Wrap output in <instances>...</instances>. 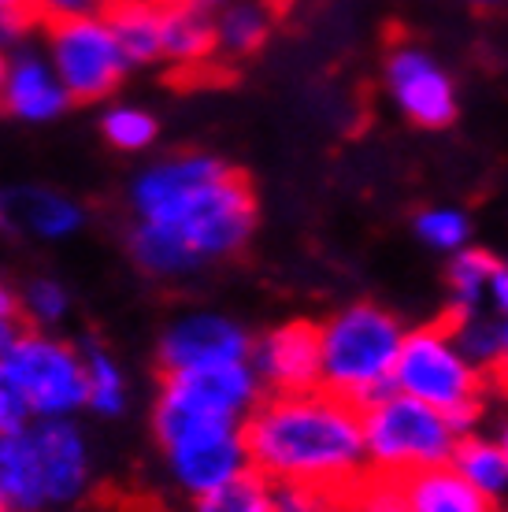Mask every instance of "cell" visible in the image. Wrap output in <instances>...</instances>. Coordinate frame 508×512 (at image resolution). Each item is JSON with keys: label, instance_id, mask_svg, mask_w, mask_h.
<instances>
[{"label": "cell", "instance_id": "1", "mask_svg": "<svg viewBox=\"0 0 508 512\" xmlns=\"http://www.w3.org/2000/svg\"><path fill=\"white\" fill-rule=\"evenodd\" d=\"M130 256L153 279H182L242 253L256 231V193L212 153L145 164L127 190Z\"/></svg>", "mask_w": 508, "mask_h": 512}, {"label": "cell", "instance_id": "2", "mask_svg": "<svg viewBox=\"0 0 508 512\" xmlns=\"http://www.w3.org/2000/svg\"><path fill=\"white\" fill-rule=\"evenodd\" d=\"M249 468L267 483H305L345 494L364 475L360 409L327 394H264L242 420Z\"/></svg>", "mask_w": 508, "mask_h": 512}, {"label": "cell", "instance_id": "3", "mask_svg": "<svg viewBox=\"0 0 508 512\" xmlns=\"http://www.w3.org/2000/svg\"><path fill=\"white\" fill-rule=\"evenodd\" d=\"M93 483V446L75 416L30 420L0 435V505L45 512L75 505Z\"/></svg>", "mask_w": 508, "mask_h": 512}, {"label": "cell", "instance_id": "4", "mask_svg": "<svg viewBox=\"0 0 508 512\" xmlns=\"http://www.w3.org/2000/svg\"><path fill=\"white\" fill-rule=\"evenodd\" d=\"M153 435L164 464L182 494L201 498L249 468L242 442V420L204 409L175 386L160 383L153 397Z\"/></svg>", "mask_w": 508, "mask_h": 512}, {"label": "cell", "instance_id": "5", "mask_svg": "<svg viewBox=\"0 0 508 512\" xmlns=\"http://www.w3.org/2000/svg\"><path fill=\"white\" fill-rule=\"evenodd\" d=\"M319 331V386L356 409L394 390L397 349L405 323L390 308L356 301L338 308L331 320L316 323Z\"/></svg>", "mask_w": 508, "mask_h": 512}, {"label": "cell", "instance_id": "6", "mask_svg": "<svg viewBox=\"0 0 508 512\" xmlns=\"http://www.w3.org/2000/svg\"><path fill=\"white\" fill-rule=\"evenodd\" d=\"M486 383L490 375L460 353L445 323H423L405 331L394 364V390L445 412L460 435L475 431L483 420Z\"/></svg>", "mask_w": 508, "mask_h": 512}, {"label": "cell", "instance_id": "7", "mask_svg": "<svg viewBox=\"0 0 508 512\" xmlns=\"http://www.w3.org/2000/svg\"><path fill=\"white\" fill-rule=\"evenodd\" d=\"M360 438H364V464L371 472L405 479L423 468L449 464L460 431L445 412L408 394L386 390L360 409Z\"/></svg>", "mask_w": 508, "mask_h": 512}, {"label": "cell", "instance_id": "8", "mask_svg": "<svg viewBox=\"0 0 508 512\" xmlns=\"http://www.w3.org/2000/svg\"><path fill=\"white\" fill-rule=\"evenodd\" d=\"M52 71L67 90L71 104L108 101L123 78L130 75V60L123 56L108 15H82V19H60L49 23L45 41Z\"/></svg>", "mask_w": 508, "mask_h": 512}, {"label": "cell", "instance_id": "9", "mask_svg": "<svg viewBox=\"0 0 508 512\" xmlns=\"http://www.w3.org/2000/svg\"><path fill=\"white\" fill-rule=\"evenodd\" d=\"M15 386L23 390L26 409L34 420H64L86 409V375L82 349L49 331H26L15 338L12 353L4 357Z\"/></svg>", "mask_w": 508, "mask_h": 512}, {"label": "cell", "instance_id": "10", "mask_svg": "<svg viewBox=\"0 0 508 512\" xmlns=\"http://www.w3.org/2000/svg\"><path fill=\"white\" fill-rule=\"evenodd\" d=\"M386 93L401 116L420 130H445L460 116L457 82L434 52L420 45H397L382 67Z\"/></svg>", "mask_w": 508, "mask_h": 512}, {"label": "cell", "instance_id": "11", "mask_svg": "<svg viewBox=\"0 0 508 512\" xmlns=\"http://www.w3.org/2000/svg\"><path fill=\"white\" fill-rule=\"evenodd\" d=\"M253 334L227 312H186L175 323H167L160 334V368L167 372H190V368H208V364H227V360H249Z\"/></svg>", "mask_w": 508, "mask_h": 512}, {"label": "cell", "instance_id": "12", "mask_svg": "<svg viewBox=\"0 0 508 512\" xmlns=\"http://www.w3.org/2000/svg\"><path fill=\"white\" fill-rule=\"evenodd\" d=\"M249 368L264 394H305L319 386V331L316 323L290 320L264 331L249 346Z\"/></svg>", "mask_w": 508, "mask_h": 512}, {"label": "cell", "instance_id": "13", "mask_svg": "<svg viewBox=\"0 0 508 512\" xmlns=\"http://www.w3.org/2000/svg\"><path fill=\"white\" fill-rule=\"evenodd\" d=\"M0 108L19 123L41 127L60 119L71 108V97L60 86L49 56L38 49L15 45L4 52V78H0Z\"/></svg>", "mask_w": 508, "mask_h": 512}, {"label": "cell", "instance_id": "14", "mask_svg": "<svg viewBox=\"0 0 508 512\" xmlns=\"http://www.w3.org/2000/svg\"><path fill=\"white\" fill-rule=\"evenodd\" d=\"M86 227V208L49 186H0V234L67 242Z\"/></svg>", "mask_w": 508, "mask_h": 512}, {"label": "cell", "instance_id": "15", "mask_svg": "<svg viewBox=\"0 0 508 512\" xmlns=\"http://www.w3.org/2000/svg\"><path fill=\"white\" fill-rule=\"evenodd\" d=\"M408 512H497V501L471 487L468 479L453 472V464L423 468L401 479Z\"/></svg>", "mask_w": 508, "mask_h": 512}, {"label": "cell", "instance_id": "16", "mask_svg": "<svg viewBox=\"0 0 508 512\" xmlns=\"http://www.w3.org/2000/svg\"><path fill=\"white\" fill-rule=\"evenodd\" d=\"M216 52V30L208 4H171L160 26V60L175 67H197Z\"/></svg>", "mask_w": 508, "mask_h": 512}, {"label": "cell", "instance_id": "17", "mask_svg": "<svg viewBox=\"0 0 508 512\" xmlns=\"http://www.w3.org/2000/svg\"><path fill=\"white\" fill-rule=\"evenodd\" d=\"M449 334L464 357L483 375H494L505 368L508 357V323L505 312L494 308H471V312H453L449 316Z\"/></svg>", "mask_w": 508, "mask_h": 512}, {"label": "cell", "instance_id": "18", "mask_svg": "<svg viewBox=\"0 0 508 512\" xmlns=\"http://www.w3.org/2000/svg\"><path fill=\"white\" fill-rule=\"evenodd\" d=\"M108 23L115 30V41L130 67L160 64V26H164V8L149 0H112L108 4Z\"/></svg>", "mask_w": 508, "mask_h": 512}, {"label": "cell", "instance_id": "19", "mask_svg": "<svg viewBox=\"0 0 508 512\" xmlns=\"http://www.w3.org/2000/svg\"><path fill=\"white\" fill-rule=\"evenodd\" d=\"M449 464H453V472H460V479H468L471 487L479 490V494H486L490 501L505 498L508 449L501 438L468 431V435L457 438V446L449 453Z\"/></svg>", "mask_w": 508, "mask_h": 512}, {"label": "cell", "instance_id": "20", "mask_svg": "<svg viewBox=\"0 0 508 512\" xmlns=\"http://www.w3.org/2000/svg\"><path fill=\"white\" fill-rule=\"evenodd\" d=\"M271 8L264 0H219L212 12L216 52L223 56H253L271 38Z\"/></svg>", "mask_w": 508, "mask_h": 512}, {"label": "cell", "instance_id": "21", "mask_svg": "<svg viewBox=\"0 0 508 512\" xmlns=\"http://www.w3.org/2000/svg\"><path fill=\"white\" fill-rule=\"evenodd\" d=\"M82 375H86V409L112 420L130 405V379L112 349L101 342L82 346Z\"/></svg>", "mask_w": 508, "mask_h": 512}, {"label": "cell", "instance_id": "22", "mask_svg": "<svg viewBox=\"0 0 508 512\" xmlns=\"http://www.w3.org/2000/svg\"><path fill=\"white\" fill-rule=\"evenodd\" d=\"M501 268V256H494L483 245H464L460 253L449 256V301L453 312L486 308V286Z\"/></svg>", "mask_w": 508, "mask_h": 512}, {"label": "cell", "instance_id": "23", "mask_svg": "<svg viewBox=\"0 0 508 512\" xmlns=\"http://www.w3.org/2000/svg\"><path fill=\"white\" fill-rule=\"evenodd\" d=\"M101 134L119 153H149L160 138V119L141 104H108L101 112Z\"/></svg>", "mask_w": 508, "mask_h": 512}, {"label": "cell", "instance_id": "24", "mask_svg": "<svg viewBox=\"0 0 508 512\" xmlns=\"http://www.w3.org/2000/svg\"><path fill=\"white\" fill-rule=\"evenodd\" d=\"M193 512H271V483L260 472L245 468L223 487L193 498Z\"/></svg>", "mask_w": 508, "mask_h": 512}, {"label": "cell", "instance_id": "25", "mask_svg": "<svg viewBox=\"0 0 508 512\" xmlns=\"http://www.w3.org/2000/svg\"><path fill=\"white\" fill-rule=\"evenodd\" d=\"M416 238L434 253H460L471 245V216L457 205H434L416 216Z\"/></svg>", "mask_w": 508, "mask_h": 512}, {"label": "cell", "instance_id": "26", "mask_svg": "<svg viewBox=\"0 0 508 512\" xmlns=\"http://www.w3.org/2000/svg\"><path fill=\"white\" fill-rule=\"evenodd\" d=\"M15 301H19L23 316L38 331H52V327H60L71 316V290L60 279H52V275L30 279L23 286V297H15Z\"/></svg>", "mask_w": 508, "mask_h": 512}, {"label": "cell", "instance_id": "27", "mask_svg": "<svg viewBox=\"0 0 508 512\" xmlns=\"http://www.w3.org/2000/svg\"><path fill=\"white\" fill-rule=\"evenodd\" d=\"M345 512H408L401 479L390 475H371V479H356L353 487L342 494Z\"/></svg>", "mask_w": 508, "mask_h": 512}, {"label": "cell", "instance_id": "28", "mask_svg": "<svg viewBox=\"0 0 508 512\" xmlns=\"http://www.w3.org/2000/svg\"><path fill=\"white\" fill-rule=\"evenodd\" d=\"M271 512H345L342 494L305 483H271Z\"/></svg>", "mask_w": 508, "mask_h": 512}, {"label": "cell", "instance_id": "29", "mask_svg": "<svg viewBox=\"0 0 508 512\" xmlns=\"http://www.w3.org/2000/svg\"><path fill=\"white\" fill-rule=\"evenodd\" d=\"M30 420H34V416H30V409H26L23 390L15 386L8 364L0 360V435H12V431L26 427Z\"/></svg>", "mask_w": 508, "mask_h": 512}, {"label": "cell", "instance_id": "30", "mask_svg": "<svg viewBox=\"0 0 508 512\" xmlns=\"http://www.w3.org/2000/svg\"><path fill=\"white\" fill-rule=\"evenodd\" d=\"M112 0H34V15L60 23V19H82V15H104Z\"/></svg>", "mask_w": 508, "mask_h": 512}, {"label": "cell", "instance_id": "31", "mask_svg": "<svg viewBox=\"0 0 508 512\" xmlns=\"http://www.w3.org/2000/svg\"><path fill=\"white\" fill-rule=\"evenodd\" d=\"M23 334V323H19V316H0V360L12 353L15 338Z\"/></svg>", "mask_w": 508, "mask_h": 512}, {"label": "cell", "instance_id": "32", "mask_svg": "<svg viewBox=\"0 0 508 512\" xmlns=\"http://www.w3.org/2000/svg\"><path fill=\"white\" fill-rule=\"evenodd\" d=\"M19 312V301H15L12 286L0 279V316H15Z\"/></svg>", "mask_w": 508, "mask_h": 512}, {"label": "cell", "instance_id": "33", "mask_svg": "<svg viewBox=\"0 0 508 512\" xmlns=\"http://www.w3.org/2000/svg\"><path fill=\"white\" fill-rule=\"evenodd\" d=\"M0 12H15V15H34V0H0Z\"/></svg>", "mask_w": 508, "mask_h": 512}, {"label": "cell", "instance_id": "34", "mask_svg": "<svg viewBox=\"0 0 508 512\" xmlns=\"http://www.w3.org/2000/svg\"><path fill=\"white\" fill-rule=\"evenodd\" d=\"M149 4H160V8H171V4H219V0H149Z\"/></svg>", "mask_w": 508, "mask_h": 512}, {"label": "cell", "instance_id": "35", "mask_svg": "<svg viewBox=\"0 0 508 512\" xmlns=\"http://www.w3.org/2000/svg\"><path fill=\"white\" fill-rule=\"evenodd\" d=\"M464 4H471V8H497L501 0H464Z\"/></svg>", "mask_w": 508, "mask_h": 512}, {"label": "cell", "instance_id": "36", "mask_svg": "<svg viewBox=\"0 0 508 512\" xmlns=\"http://www.w3.org/2000/svg\"><path fill=\"white\" fill-rule=\"evenodd\" d=\"M0 78H4V49H0Z\"/></svg>", "mask_w": 508, "mask_h": 512}, {"label": "cell", "instance_id": "37", "mask_svg": "<svg viewBox=\"0 0 508 512\" xmlns=\"http://www.w3.org/2000/svg\"><path fill=\"white\" fill-rule=\"evenodd\" d=\"M0 512H12V509H8V505H0Z\"/></svg>", "mask_w": 508, "mask_h": 512}]
</instances>
